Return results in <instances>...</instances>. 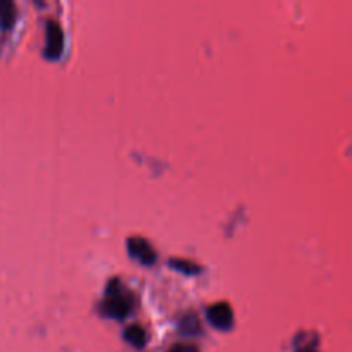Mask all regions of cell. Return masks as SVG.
<instances>
[{
	"mask_svg": "<svg viewBox=\"0 0 352 352\" xmlns=\"http://www.w3.org/2000/svg\"><path fill=\"white\" fill-rule=\"evenodd\" d=\"M133 308V298L127 294L124 289L112 287L110 285L109 289V298L105 301V311L109 313L110 316H116V318H122Z\"/></svg>",
	"mask_w": 352,
	"mask_h": 352,
	"instance_id": "1",
	"label": "cell"
},
{
	"mask_svg": "<svg viewBox=\"0 0 352 352\" xmlns=\"http://www.w3.org/2000/svg\"><path fill=\"white\" fill-rule=\"evenodd\" d=\"M62 47H64V34H62L60 26L57 21H50L47 28V48L45 55L50 58H57L60 55Z\"/></svg>",
	"mask_w": 352,
	"mask_h": 352,
	"instance_id": "2",
	"label": "cell"
},
{
	"mask_svg": "<svg viewBox=\"0 0 352 352\" xmlns=\"http://www.w3.org/2000/svg\"><path fill=\"white\" fill-rule=\"evenodd\" d=\"M208 320L212 325L226 330L232 325V308L227 302H219L208 308Z\"/></svg>",
	"mask_w": 352,
	"mask_h": 352,
	"instance_id": "3",
	"label": "cell"
},
{
	"mask_svg": "<svg viewBox=\"0 0 352 352\" xmlns=\"http://www.w3.org/2000/svg\"><path fill=\"white\" fill-rule=\"evenodd\" d=\"M129 251L133 256H136L138 260H141L143 263H153L155 261V251L153 248L150 246V243L141 237H133L129 239Z\"/></svg>",
	"mask_w": 352,
	"mask_h": 352,
	"instance_id": "4",
	"label": "cell"
},
{
	"mask_svg": "<svg viewBox=\"0 0 352 352\" xmlns=\"http://www.w3.org/2000/svg\"><path fill=\"white\" fill-rule=\"evenodd\" d=\"M126 340L136 347H143L146 342V333L140 325H133L126 330Z\"/></svg>",
	"mask_w": 352,
	"mask_h": 352,
	"instance_id": "5",
	"label": "cell"
},
{
	"mask_svg": "<svg viewBox=\"0 0 352 352\" xmlns=\"http://www.w3.org/2000/svg\"><path fill=\"white\" fill-rule=\"evenodd\" d=\"M16 17V6L12 2H0V21L3 26H10Z\"/></svg>",
	"mask_w": 352,
	"mask_h": 352,
	"instance_id": "6",
	"label": "cell"
},
{
	"mask_svg": "<svg viewBox=\"0 0 352 352\" xmlns=\"http://www.w3.org/2000/svg\"><path fill=\"white\" fill-rule=\"evenodd\" d=\"M170 352H199L198 347L191 346V344H175L174 347H172Z\"/></svg>",
	"mask_w": 352,
	"mask_h": 352,
	"instance_id": "7",
	"label": "cell"
},
{
	"mask_svg": "<svg viewBox=\"0 0 352 352\" xmlns=\"http://www.w3.org/2000/svg\"><path fill=\"white\" fill-rule=\"evenodd\" d=\"M172 265H175V267H177V268H181V270H184V272H198V270H199V268L196 267V265H191V263L177 265V263H175V261H172Z\"/></svg>",
	"mask_w": 352,
	"mask_h": 352,
	"instance_id": "8",
	"label": "cell"
}]
</instances>
